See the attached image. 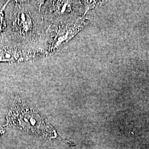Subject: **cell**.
Wrapping results in <instances>:
<instances>
[{
    "label": "cell",
    "mask_w": 149,
    "mask_h": 149,
    "mask_svg": "<svg viewBox=\"0 0 149 149\" xmlns=\"http://www.w3.org/2000/svg\"><path fill=\"white\" fill-rule=\"evenodd\" d=\"M7 3H6L2 8H0V33L3 32L6 27L5 22L4 19V9Z\"/></svg>",
    "instance_id": "obj_3"
},
{
    "label": "cell",
    "mask_w": 149,
    "mask_h": 149,
    "mask_svg": "<svg viewBox=\"0 0 149 149\" xmlns=\"http://www.w3.org/2000/svg\"><path fill=\"white\" fill-rule=\"evenodd\" d=\"M6 119V126L18 127L46 138H53L56 135L50 125L19 100L15 101Z\"/></svg>",
    "instance_id": "obj_1"
},
{
    "label": "cell",
    "mask_w": 149,
    "mask_h": 149,
    "mask_svg": "<svg viewBox=\"0 0 149 149\" xmlns=\"http://www.w3.org/2000/svg\"><path fill=\"white\" fill-rule=\"evenodd\" d=\"M24 53L14 47L0 45V63H13L19 61L26 59Z\"/></svg>",
    "instance_id": "obj_2"
}]
</instances>
